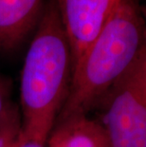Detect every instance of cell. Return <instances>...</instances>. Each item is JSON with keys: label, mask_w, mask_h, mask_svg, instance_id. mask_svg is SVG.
Here are the masks:
<instances>
[{"label": "cell", "mask_w": 146, "mask_h": 147, "mask_svg": "<svg viewBox=\"0 0 146 147\" xmlns=\"http://www.w3.org/2000/svg\"><path fill=\"white\" fill-rule=\"evenodd\" d=\"M72 53L56 0L43 11L21 75L20 137L46 145L67 101L72 79Z\"/></svg>", "instance_id": "obj_1"}, {"label": "cell", "mask_w": 146, "mask_h": 147, "mask_svg": "<svg viewBox=\"0 0 146 147\" xmlns=\"http://www.w3.org/2000/svg\"><path fill=\"white\" fill-rule=\"evenodd\" d=\"M146 51L145 22L137 0H120L97 37L73 65L57 121L88 115Z\"/></svg>", "instance_id": "obj_2"}, {"label": "cell", "mask_w": 146, "mask_h": 147, "mask_svg": "<svg viewBox=\"0 0 146 147\" xmlns=\"http://www.w3.org/2000/svg\"><path fill=\"white\" fill-rule=\"evenodd\" d=\"M96 108L110 147H146V51Z\"/></svg>", "instance_id": "obj_3"}, {"label": "cell", "mask_w": 146, "mask_h": 147, "mask_svg": "<svg viewBox=\"0 0 146 147\" xmlns=\"http://www.w3.org/2000/svg\"><path fill=\"white\" fill-rule=\"evenodd\" d=\"M56 2L70 44L74 65L110 17L115 9V0H56Z\"/></svg>", "instance_id": "obj_4"}, {"label": "cell", "mask_w": 146, "mask_h": 147, "mask_svg": "<svg viewBox=\"0 0 146 147\" xmlns=\"http://www.w3.org/2000/svg\"><path fill=\"white\" fill-rule=\"evenodd\" d=\"M43 0H0V49L11 51L38 26Z\"/></svg>", "instance_id": "obj_5"}, {"label": "cell", "mask_w": 146, "mask_h": 147, "mask_svg": "<svg viewBox=\"0 0 146 147\" xmlns=\"http://www.w3.org/2000/svg\"><path fill=\"white\" fill-rule=\"evenodd\" d=\"M46 143L48 147H110L101 121L89 114L56 121Z\"/></svg>", "instance_id": "obj_6"}, {"label": "cell", "mask_w": 146, "mask_h": 147, "mask_svg": "<svg viewBox=\"0 0 146 147\" xmlns=\"http://www.w3.org/2000/svg\"><path fill=\"white\" fill-rule=\"evenodd\" d=\"M20 129L21 127L18 126L15 121H13V117H10L4 94L0 88V136L11 132V131H17Z\"/></svg>", "instance_id": "obj_7"}, {"label": "cell", "mask_w": 146, "mask_h": 147, "mask_svg": "<svg viewBox=\"0 0 146 147\" xmlns=\"http://www.w3.org/2000/svg\"><path fill=\"white\" fill-rule=\"evenodd\" d=\"M20 130L11 131L2 135L0 137V147H18Z\"/></svg>", "instance_id": "obj_8"}, {"label": "cell", "mask_w": 146, "mask_h": 147, "mask_svg": "<svg viewBox=\"0 0 146 147\" xmlns=\"http://www.w3.org/2000/svg\"><path fill=\"white\" fill-rule=\"evenodd\" d=\"M18 147H45V145L35 142V140L22 139L19 136V145H18Z\"/></svg>", "instance_id": "obj_9"}, {"label": "cell", "mask_w": 146, "mask_h": 147, "mask_svg": "<svg viewBox=\"0 0 146 147\" xmlns=\"http://www.w3.org/2000/svg\"><path fill=\"white\" fill-rule=\"evenodd\" d=\"M141 12L143 15L144 22H145V35H146V7H141Z\"/></svg>", "instance_id": "obj_10"}, {"label": "cell", "mask_w": 146, "mask_h": 147, "mask_svg": "<svg viewBox=\"0 0 146 147\" xmlns=\"http://www.w3.org/2000/svg\"><path fill=\"white\" fill-rule=\"evenodd\" d=\"M120 1V0H115V7H116V6L119 4Z\"/></svg>", "instance_id": "obj_11"}]
</instances>
